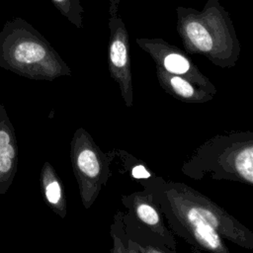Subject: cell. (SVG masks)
<instances>
[{
    "instance_id": "obj_1",
    "label": "cell",
    "mask_w": 253,
    "mask_h": 253,
    "mask_svg": "<svg viewBox=\"0 0 253 253\" xmlns=\"http://www.w3.org/2000/svg\"><path fill=\"white\" fill-rule=\"evenodd\" d=\"M0 67L40 81L71 75V69L47 40L19 17L7 21L0 31Z\"/></svg>"
},
{
    "instance_id": "obj_2",
    "label": "cell",
    "mask_w": 253,
    "mask_h": 253,
    "mask_svg": "<svg viewBox=\"0 0 253 253\" xmlns=\"http://www.w3.org/2000/svg\"><path fill=\"white\" fill-rule=\"evenodd\" d=\"M177 31L184 45L207 54H231L238 50L232 20L218 0H207L200 12L179 6Z\"/></svg>"
},
{
    "instance_id": "obj_3",
    "label": "cell",
    "mask_w": 253,
    "mask_h": 253,
    "mask_svg": "<svg viewBox=\"0 0 253 253\" xmlns=\"http://www.w3.org/2000/svg\"><path fill=\"white\" fill-rule=\"evenodd\" d=\"M70 159L82 204L89 209L106 180L107 166L100 149L82 127L77 128L71 138Z\"/></svg>"
},
{
    "instance_id": "obj_4",
    "label": "cell",
    "mask_w": 253,
    "mask_h": 253,
    "mask_svg": "<svg viewBox=\"0 0 253 253\" xmlns=\"http://www.w3.org/2000/svg\"><path fill=\"white\" fill-rule=\"evenodd\" d=\"M19 147L15 128L4 105L0 104V194L10 189L18 170Z\"/></svg>"
},
{
    "instance_id": "obj_5",
    "label": "cell",
    "mask_w": 253,
    "mask_h": 253,
    "mask_svg": "<svg viewBox=\"0 0 253 253\" xmlns=\"http://www.w3.org/2000/svg\"><path fill=\"white\" fill-rule=\"evenodd\" d=\"M109 66L112 75L123 83L129 65L128 35L125 23L119 16L109 19Z\"/></svg>"
},
{
    "instance_id": "obj_6",
    "label": "cell",
    "mask_w": 253,
    "mask_h": 253,
    "mask_svg": "<svg viewBox=\"0 0 253 253\" xmlns=\"http://www.w3.org/2000/svg\"><path fill=\"white\" fill-rule=\"evenodd\" d=\"M42 195L47 207L58 216L64 218L67 213V203L64 186L52 165L45 161L40 172Z\"/></svg>"
},
{
    "instance_id": "obj_7",
    "label": "cell",
    "mask_w": 253,
    "mask_h": 253,
    "mask_svg": "<svg viewBox=\"0 0 253 253\" xmlns=\"http://www.w3.org/2000/svg\"><path fill=\"white\" fill-rule=\"evenodd\" d=\"M191 226L194 238L201 245L212 251H224L222 242L215 228L205 223H199Z\"/></svg>"
},
{
    "instance_id": "obj_8",
    "label": "cell",
    "mask_w": 253,
    "mask_h": 253,
    "mask_svg": "<svg viewBox=\"0 0 253 253\" xmlns=\"http://www.w3.org/2000/svg\"><path fill=\"white\" fill-rule=\"evenodd\" d=\"M59 13L76 28H82L83 8L80 0H50Z\"/></svg>"
},
{
    "instance_id": "obj_9",
    "label": "cell",
    "mask_w": 253,
    "mask_h": 253,
    "mask_svg": "<svg viewBox=\"0 0 253 253\" xmlns=\"http://www.w3.org/2000/svg\"><path fill=\"white\" fill-rule=\"evenodd\" d=\"M187 219L191 225L205 223L212 226L213 228L219 227V221L217 214L210 208L205 207H193L187 211Z\"/></svg>"
},
{
    "instance_id": "obj_10",
    "label": "cell",
    "mask_w": 253,
    "mask_h": 253,
    "mask_svg": "<svg viewBox=\"0 0 253 253\" xmlns=\"http://www.w3.org/2000/svg\"><path fill=\"white\" fill-rule=\"evenodd\" d=\"M137 216L148 225H157L159 223V215L156 211L148 204L141 203L136 206Z\"/></svg>"
},
{
    "instance_id": "obj_11",
    "label": "cell",
    "mask_w": 253,
    "mask_h": 253,
    "mask_svg": "<svg viewBox=\"0 0 253 253\" xmlns=\"http://www.w3.org/2000/svg\"><path fill=\"white\" fill-rule=\"evenodd\" d=\"M169 82L172 86V89L179 96L184 98H192L195 96V90L187 80L179 76H171L169 78Z\"/></svg>"
},
{
    "instance_id": "obj_12",
    "label": "cell",
    "mask_w": 253,
    "mask_h": 253,
    "mask_svg": "<svg viewBox=\"0 0 253 253\" xmlns=\"http://www.w3.org/2000/svg\"><path fill=\"white\" fill-rule=\"evenodd\" d=\"M131 175L136 179L141 178H148L150 176L149 172L142 166V165H136L131 170Z\"/></svg>"
},
{
    "instance_id": "obj_13",
    "label": "cell",
    "mask_w": 253,
    "mask_h": 253,
    "mask_svg": "<svg viewBox=\"0 0 253 253\" xmlns=\"http://www.w3.org/2000/svg\"><path fill=\"white\" fill-rule=\"evenodd\" d=\"M108 1H109V3H110V7H109V14H110V17H112V16H118L120 0H108Z\"/></svg>"
}]
</instances>
